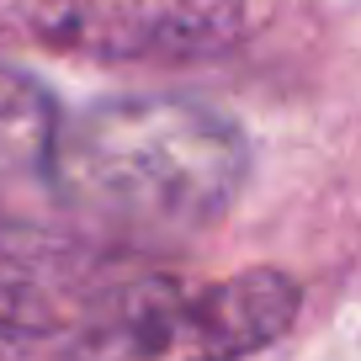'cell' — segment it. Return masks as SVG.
Wrapping results in <instances>:
<instances>
[{"label":"cell","instance_id":"obj_1","mask_svg":"<svg viewBox=\"0 0 361 361\" xmlns=\"http://www.w3.org/2000/svg\"><path fill=\"white\" fill-rule=\"evenodd\" d=\"M250 176L239 123L197 96H112L59 123L64 218L123 239L213 228Z\"/></svg>","mask_w":361,"mask_h":361},{"label":"cell","instance_id":"obj_2","mask_svg":"<svg viewBox=\"0 0 361 361\" xmlns=\"http://www.w3.org/2000/svg\"><path fill=\"white\" fill-rule=\"evenodd\" d=\"M298 314V282L245 271L202 287H138L75 340V361H239Z\"/></svg>","mask_w":361,"mask_h":361},{"label":"cell","instance_id":"obj_3","mask_svg":"<svg viewBox=\"0 0 361 361\" xmlns=\"http://www.w3.org/2000/svg\"><path fill=\"white\" fill-rule=\"evenodd\" d=\"M0 27L27 43L112 64L218 59L250 32L245 0H0Z\"/></svg>","mask_w":361,"mask_h":361},{"label":"cell","instance_id":"obj_4","mask_svg":"<svg viewBox=\"0 0 361 361\" xmlns=\"http://www.w3.org/2000/svg\"><path fill=\"white\" fill-rule=\"evenodd\" d=\"M59 106L32 75L0 64V245L32 250L64 224L54 186Z\"/></svg>","mask_w":361,"mask_h":361},{"label":"cell","instance_id":"obj_5","mask_svg":"<svg viewBox=\"0 0 361 361\" xmlns=\"http://www.w3.org/2000/svg\"><path fill=\"white\" fill-rule=\"evenodd\" d=\"M0 329L6 335H43V329H54V314H48L43 293H32L11 271H0Z\"/></svg>","mask_w":361,"mask_h":361}]
</instances>
